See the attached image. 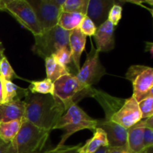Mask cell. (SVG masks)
Returning <instances> with one entry per match:
<instances>
[{"instance_id": "1", "label": "cell", "mask_w": 153, "mask_h": 153, "mask_svg": "<svg viewBox=\"0 0 153 153\" xmlns=\"http://www.w3.org/2000/svg\"><path fill=\"white\" fill-rule=\"evenodd\" d=\"M26 120L43 129L52 131L60 118L65 114L64 107L50 94H31L28 91L24 98Z\"/></svg>"}, {"instance_id": "2", "label": "cell", "mask_w": 153, "mask_h": 153, "mask_svg": "<svg viewBox=\"0 0 153 153\" xmlns=\"http://www.w3.org/2000/svg\"><path fill=\"white\" fill-rule=\"evenodd\" d=\"M51 131L22 120L16 137L11 141L13 153H39L43 151Z\"/></svg>"}, {"instance_id": "3", "label": "cell", "mask_w": 153, "mask_h": 153, "mask_svg": "<svg viewBox=\"0 0 153 153\" xmlns=\"http://www.w3.org/2000/svg\"><path fill=\"white\" fill-rule=\"evenodd\" d=\"M97 120L91 117L77 104L72 105L54 127V129L62 128L65 131L57 146H64L65 141L72 134L81 130L94 131L97 128Z\"/></svg>"}, {"instance_id": "4", "label": "cell", "mask_w": 153, "mask_h": 153, "mask_svg": "<svg viewBox=\"0 0 153 153\" xmlns=\"http://www.w3.org/2000/svg\"><path fill=\"white\" fill-rule=\"evenodd\" d=\"M53 97L61 103L67 111L73 104L85 97H91L93 87L86 88L82 86L74 74H67L54 82Z\"/></svg>"}, {"instance_id": "5", "label": "cell", "mask_w": 153, "mask_h": 153, "mask_svg": "<svg viewBox=\"0 0 153 153\" xmlns=\"http://www.w3.org/2000/svg\"><path fill=\"white\" fill-rule=\"evenodd\" d=\"M70 34V31L58 25L43 31L40 35L34 36L33 52L44 59L52 56L61 48L69 47Z\"/></svg>"}, {"instance_id": "6", "label": "cell", "mask_w": 153, "mask_h": 153, "mask_svg": "<svg viewBox=\"0 0 153 153\" xmlns=\"http://www.w3.org/2000/svg\"><path fill=\"white\" fill-rule=\"evenodd\" d=\"M126 77L133 86L132 97L137 102L153 96V69L143 65H132L128 68Z\"/></svg>"}, {"instance_id": "7", "label": "cell", "mask_w": 153, "mask_h": 153, "mask_svg": "<svg viewBox=\"0 0 153 153\" xmlns=\"http://www.w3.org/2000/svg\"><path fill=\"white\" fill-rule=\"evenodd\" d=\"M5 11L11 14L34 36L43 33L35 13L27 0H5Z\"/></svg>"}, {"instance_id": "8", "label": "cell", "mask_w": 153, "mask_h": 153, "mask_svg": "<svg viewBox=\"0 0 153 153\" xmlns=\"http://www.w3.org/2000/svg\"><path fill=\"white\" fill-rule=\"evenodd\" d=\"M100 52L93 46L87 55L86 61L76 73V79L79 83L86 88H92L93 85L98 83L102 76L106 74V70L100 60Z\"/></svg>"}, {"instance_id": "9", "label": "cell", "mask_w": 153, "mask_h": 153, "mask_svg": "<svg viewBox=\"0 0 153 153\" xmlns=\"http://www.w3.org/2000/svg\"><path fill=\"white\" fill-rule=\"evenodd\" d=\"M28 1L35 13L43 32L58 25L62 10L52 0H28Z\"/></svg>"}, {"instance_id": "10", "label": "cell", "mask_w": 153, "mask_h": 153, "mask_svg": "<svg viewBox=\"0 0 153 153\" xmlns=\"http://www.w3.org/2000/svg\"><path fill=\"white\" fill-rule=\"evenodd\" d=\"M142 120L138 102L131 97L125 100L122 107L111 117V120L128 129Z\"/></svg>"}, {"instance_id": "11", "label": "cell", "mask_w": 153, "mask_h": 153, "mask_svg": "<svg viewBox=\"0 0 153 153\" xmlns=\"http://www.w3.org/2000/svg\"><path fill=\"white\" fill-rule=\"evenodd\" d=\"M97 128H100L105 132L108 147H118L126 145L127 129L111 120H97Z\"/></svg>"}, {"instance_id": "12", "label": "cell", "mask_w": 153, "mask_h": 153, "mask_svg": "<svg viewBox=\"0 0 153 153\" xmlns=\"http://www.w3.org/2000/svg\"><path fill=\"white\" fill-rule=\"evenodd\" d=\"M114 4V0H89L86 16L98 28L108 20L109 11Z\"/></svg>"}, {"instance_id": "13", "label": "cell", "mask_w": 153, "mask_h": 153, "mask_svg": "<svg viewBox=\"0 0 153 153\" xmlns=\"http://www.w3.org/2000/svg\"><path fill=\"white\" fill-rule=\"evenodd\" d=\"M94 37L99 52H109L114 48V26L109 20L97 28Z\"/></svg>"}, {"instance_id": "14", "label": "cell", "mask_w": 153, "mask_h": 153, "mask_svg": "<svg viewBox=\"0 0 153 153\" xmlns=\"http://www.w3.org/2000/svg\"><path fill=\"white\" fill-rule=\"evenodd\" d=\"M91 97H94L100 104L103 108L105 114V120H111V117L122 107L126 100L112 97L105 93L102 91H98L93 88L91 94Z\"/></svg>"}, {"instance_id": "15", "label": "cell", "mask_w": 153, "mask_h": 153, "mask_svg": "<svg viewBox=\"0 0 153 153\" xmlns=\"http://www.w3.org/2000/svg\"><path fill=\"white\" fill-rule=\"evenodd\" d=\"M146 128L144 120L127 129L126 145L130 153H141L145 150L143 145V131Z\"/></svg>"}, {"instance_id": "16", "label": "cell", "mask_w": 153, "mask_h": 153, "mask_svg": "<svg viewBox=\"0 0 153 153\" xmlns=\"http://www.w3.org/2000/svg\"><path fill=\"white\" fill-rule=\"evenodd\" d=\"M86 38V36L82 34L79 28H76V29L70 31V37H69V48H70V52H71L73 65H74L77 73L81 68V56H82L83 51L85 50Z\"/></svg>"}, {"instance_id": "17", "label": "cell", "mask_w": 153, "mask_h": 153, "mask_svg": "<svg viewBox=\"0 0 153 153\" xmlns=\"http://www.w3.org/2000/svg\"><path fill=\"white\" fill-rule=\"evenodd\" d=\"M25 114V102L23 101L13 102L0 104V123L10 121H22Z\"/></svg>"}, {"instance_id": "18", "label": "cell", "mask_w": 153, "mask_h": 153, "mask_svg": "<svg viewBox=\"0 0 153 153\" xmlns=\"http://www.w3.org/2000/svg\"><path fill=\"white\" fill-rule=\"evenodd\" d=\"M103 146H108L107 136L102 128H97L93 137L87 140L84 146H80L79 153H95Z\"/></svg>"}, {"instance_id": "19", "label": "cell", "mask_w": 153, "mask_h": 153, "mask_svg": "<svg viewBox=\"0 0 153 153\" xmlns=\"http://www.w3.org/2000/svg\"><path fill=\"white\" fill-rule=\"evenodd\" d=\"M2 80L3 86V103L22 101L28 93V89L19 88L11 81Z\"/></svg>"}, {"instance_id": "20", "label": "cell", "mask_w": 153, "mask_h": 153, "mask_svg": "<svg viewBox=\"0 0 153 153\" xmlns=\"http://www.w3.org/2000/svg\"><path fill=\"white\" fill-rule=\"evenodd\" d=\"M45 66L47 79L53 83L61 76L71 74L69 69L57 62L52 56L45 58Z\"/></svg>"}, {"instance_id": "21", "label": "cell", "mask_w": 153, "mask_h": 153, "mask_svg": "<svg viewBox=\"0 0 153 153\" xmlns=\"http://www.w3.org/2000/svg\"><path fill=\"white\" fill-rule=\"evenodd\" d=\"M85 15L79 13L61 12L58 19V25L66 31H71L79 28Z\"/></svg>"}, {"instance_id": "22", "label": "cell", "mask_w": 153, "mask_h": 153, "mask_svg": "<svg viewBox=\"0 0 153 153\" xmlns=\"http://www.w3.org/2000/svg\"><path fill=\"white\" fill-rule=\"evenodd\" d=\"M22 121L14 120L0 123V139L2 141L10 143L19 131Z\"/></svg>"}, {"instance_id": "23", "label": "cell", "mask_w": 153, "mask_h": 153, "mask_svg": "<svg viewBox=\"0 0 153 153\" xmlns=\"http://www.w3.org/2000/svg\"><path fill=\"white\" fill-rule=\"evenodd\" d=\"M28 90L31 94L53 95L54 84L53 82H52L49 79L46 78L42 81L31 82Z\"/></svg>"}, {"instance_id": "24", "label": "cell", "mask_w": 153, "mask_h": 153, "mask_svg": "<svg viewBox=\"0 0 153 153\" xmlns=\"http://www.w3.org/2000/svg\"><path fill=\"white\" fill-rule=\"evenodd\" d=\"M89 0H65L61 7L62 12L79 13L86 16Z\"/></svg>"}, {"instance_id": "25", "label": "cell", "mask_w": 153, "mask_h": 153, "mask_svg": "<svg viewBox=\"0 0 153 153\" xmlns=\"http://www.w3.org/2000/svg\"><path fill=\"white\" fill-rule=\"evenodd\" d=\"M55 61L60 64H61L64 67H67L70 71V69L69 65L71 64L73 62V58H72L71 52H70V48L69 47H63L58 49L55 53L52 55Z\"/></svg>"}, {"instance_id": "26", "label": "cell", "mask_w": 153, "mask_h": 153, "mask_svg": "<svg viewBox=\"0 0 153 153\" xmlns=\"http://www.w3.org/2000/svg\"><path fill=\"white\" fill-rule=\"evenodd\" d=\"M0 77L7 81H11L12 79L19 78L5 56L0 61Z\"/></svg>"}, {"instance_id": "27", "label": "cell", "mask_w": 153, "mask_h": 153, "mask_svg": "<svg viewBox=\"0 0 153 153\" xmlns=\"http://www.w3.org/2000/svg\"><path fill=\"white\" fill-rule=\"evenodd\" d=\"M142 120L153 116V96H149L138 102Z\"/></svg>"}, {"instance_id": "28", "label": "cell", "mask_w": 153, "mask_h": 153, "mask_svg": "<svg viewBox=\"0 0 153 153\" xmlns=\"http://www.w3.org/2000/svg\"><path fill=\"white\" fill-rule=\"evenodd\" d=\"M97 28L94 25L93 21L87 16H85L79 27V29L80 30L81 32L85 34L86 37L87 36H89V37L94 36L97 31Z\"/></svg>"}, {"instance_id": "29", "label": "cell", "mask_w": 153, "mask_h": 153, "mask_svg": "<svg viewBox=\"0 0 153 153\" xmlns=\"http://www.w3.org/2000/svg\"><path fill=\"white\" fill-rule=\"evenodd\" d=\"M123 7L120 4H114L109 11L108 20L110 21L114 26H117L122 18Z\"/></svg>"}, {"instance_id": "30", "label": "cell", "mask_w": 153, "mask_h": 153, "mask_svg": "<svg viewBox=\"0 0 153 153\" xmlns=\"http://www.w3.org/2000/svg\"><path fill=\"white\" fill-rule=\"evenodd\" d=\"M143 145L145 149H149L153 146V128H145L143 131Z\"/></svg>"}, {"instance_id": "31", "label": "cell", "mask_w": 153, "mask_h": 153, "mask_svg": "<svg viewBox=\"0 0 153 153\" xmlns=\"http://www.w3.org/2000/svg\"><path fill=\"white\" fill-rule=\"evenodd\" d=\"M0 153H13L11 142L7 143L0 140Z\"/></svg>"}, {"instance_id": "32", "label": "cell", "mask_w": 153, "mask_h": 153, "mask_svg": "<svg viewBox=\"0 0 153 153\" xmlns=\"http://www.w3.org/2000/svg\"><path fill=\"white\" fill-rule=\"evenodd\" d=\"M107 153H130L127 145L118 147H108Z\"/></svg>"}, {"instance_id": "33", "label": "cell", "mask_w": 153, "mask_h": 153, "mask_svg": "<svg viewBox=\"0 0 153 153\" xmlns=\"http://www.w3.org/2000/svg\"><path fill=\"white\" fill-rule=\"evenodd\" d=\"M70 146H55V148H52V149H47V150L42 151L41 152L39 153H60L63 151H64L65 149H67V148Z\"/></svg>"}, {"instance_id": "34", "label": "cell", "mask_w": 153, "mask_h": 153, "mask_svg": "<svg viewBox=\"0 0 153 153\" xmlns=\"http://www.w3.org/2000/svg\"><path fill=\"white\" fill-rule=\"evenodd\" d=\"M82 144L76 145V146H70L67 149L60 153H79V149Z\"/></svg>"}, {"instance_id": "35", "label": "cell", "mask_w": 153, "mask_h": 153, "mask_svg": "<svg viewBox=\"0 0 153 153\" xmlns=\"http://www.w3.org/2000/svg\"><path fill=\"white\" fill-rule=\"evenodd\" d=\"M3 103V86H2V80L0 77V104Z\"/></svg>"}, {"instance_id": "36", "label": "cell", "mask_w": 153, "mask_h": 153, "mask_svg": "<svg viewBox=\"0 0 153 153\" xmlns=\"http://www.w3.org/2000/svg\"><path fill=\"white\" fill-rule=\"evenodd\" d=\"M52 2L55 4H56L57 6H58L59 7H62V6L64 5V2H65V0H52Z\"/></svg>"}, {"instance_id": "37", "label": "cell", "mask_w": 153, "mask_h": 153, "mask_svg": "<svg viewBox=\"0 0 153 153\" xmlns=\"http://www.w3.org/2000/svg\"><path fill=\"white\" fill-rule=\"evenodd\" d=\"M108 149V146H103V147L100 148L98 151H97L95 153H107Z\"/></svg>"}, {"instance_id": "38", "label": "cell", "mask_w": 153, "mask_h": 153, "mask_svg": "<svg viewBox=\"0 0 153 153\" xmlns=\"http://www.w3.org/2000/svg\"><path fill=\"white\" fill-rule=\"evenodd\" d=\"M0 10L5 11V0H0Z\"/></svg>"}, {"instance_id": "39", "label": "cell", "mask_w": 153, "mask_h": 153, "mask_svg": "<svg viewBox=\"0 0 153 153\" xmlns=\"http://www.w3.org/2000/svg\"><path fill=\"white\" fill-rule=\"evenodd\" d=\"M4 49H0V61H1V60L4 57Z\"/></svg>"}, {"instance_id": "40", "label": "cell", "mask_w": 153, "mask_h": 153, "mask_svg": "<svg viewBox=\"0 0 153 153\" xmlns=\"http://www.w3.org/2000/svg\"><path fill=\"white\" fill-rule=\"evenodd\" d=\"M147 153H152V147L149 148V149H147Z\"/></svg>"}, {"instance_id": "41", "label": "cell", "mask_w": 153, "mask_h": 153, "mask_svg": "<svg viewBox=\"0 0 153 153\" xmlns=\"http://www.w3.org/2000/svg\"><path fill=\"white\" fill-rule=\"evenodd\" d=\"M4 49V47H3L2 44H1V41H0V49Z\"/></svg>"}, {"instance_id": "42", "label": "cell", "mask_w": 153, "mask_h": 153, "mask_svg": "<svg viewBox=\"0 0 153 153\" xmlns=\"http://www.w3.org/2000/svg\"><path fill=\"white\" fill-rule=\"evenodd\" d=\"M147 149H145V150H144V151H143V152H141V153H147Z\"/></svg>"}, {"instance_id": "43", "label": "cell", "mask_w": 153, "mask_h": 153, "mask_svg": "<svg viewBox=\"0 0 153 153\" xmlns=\"http://www.w3.org/2000/svg\"><path fill=\"white\" fill-rule=\"evenodd\" d=\"M0 140H1V139H0Z\"/></svg>"}]
</instances>
